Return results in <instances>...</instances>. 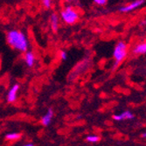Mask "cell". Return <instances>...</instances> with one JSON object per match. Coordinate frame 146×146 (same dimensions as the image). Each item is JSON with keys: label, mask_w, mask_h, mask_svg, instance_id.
Instances as JSON below:
<instances>
[{"label": "cell", "mask_w": 146, "mask_h": 146, "mask_svg": "<svg viewBox=\"0 0 146 146\" xmlns=\"http://www.w3.org/2000/svg\"><path fill=\"white\" fill-rule=\"evenodd\" d=\"M9 46L17 51L25 52L29 48V41L26 35L19 30H11L6 34Z\"/></svg>", "instance_id": "1"}, {"label": "cell", "mask_w": 146, "mask_h": 146, "mask_svg": "<svg viewBox=\"0 0 146 146\" xmlns=\"http://www.w3.org/2000/svg\"><path fill=\"white\" fill-rule=\"evenodd\" d=\"M61 20L67 25H74L80 20V12L72 5H66L60 12Z\"/></svg>", "instance_id": "2"}, {"label": "cell", "mask_w": 146, "mask_h": 146, "mask_svg": "<svg viewBox=\"0 0 146 146\" xmlns=\"http://www.w3.org/2000/svg\"><path fill=\"white\" fill-rule=\"evenodd\" d=\"M128 45L126 42L121 40L118 41L113 51V57L115 60V68L121 64L128 55Z\"/></svg>", "instance_id": "3"}, {"label": "cell", "mask_w": 146, "mask_h": 146, "mask_svg": "<svg viewBox=\"0 0 146 146\" xmlns=\"http://www.w3.org/2000/svg\"><path fill=\"white\" fill-rule=\"evenodd\" d=\"M145 0H135V1L131 2L126 5L122 6L120 9H119V11L122 12V13H128L134 10H137L138 8H140L143 4H144Z\"/></svg>", "instance_id": "4"}, {"label": "cell", "mask_w": 146, "mask_h": 146, "mask_svg": "<svg viewBox=\"0 0 146 146\" xmlns=\"http://www.w3.org/2000/svg\"><path fill=\"white\" fill-rule=\"evenodd\" d=\"M19 90V84H15L11 88L7 95V101L9 102H14L17 100V95H18Z\"/></svg>", "instance_id": "5"}, {"label": "cell", "mask_w": 146, "mask_h": 146, "mask_svg": "<svg viewBox=\"0 0 146 146\" xmlns=\"http://www.w3.org/2000/svg\"><path fill=\"white\" fill-rule=\"evenodd\" d=\"M59 24H60V17L56 12L52 13L50 16V25L51 28L54 32H57L59 29Z\"/></svg>", "instance_id": "6"}, {"label": "cell", "mask_w": 146, "mask_h": 146, "mask_svg": "<svg viewBox=\"0 0 146 146\" xmlns=\"http://www.w3.org/2000/svg\"><path fill=\"white\" fill-rule=\"evenodd\" d=\"M134 118V115L132 114L130 111L127 110L123 112L120 115H114L113 119L115 121H123V120H131Z\"/></svg>", "instance_id": "7"}, {"label": "cell", "mask_w": 146, "mask_h": 146, "mask_svg": "<svg viewBox=\"0 0 146 146\" xmlns=\"http://www.w3.org/2000/svg\"><path fill=\"white\" fill-rule=\"evenodd\" d=\"M133 54L136 55L144 54L146 52V43L145 42H139L133 47Z\"/></svg>", "instance_id": "8"}, {"label": "cell", "mask_w": 146, "mask_h": 146, "mask_svg": "<svg viewBox=\"0 0 146 146\" xmlns=\"http://www.w3.org/2000/svg\"><path fill=\"white\" fill-rule=\"evenodd\" d=\"M25 61L27 67L33 68L35 63V55L33 52H25Z\"/></svg>", "instance_id": "9"}, {"label": "cell", "mask_w": 146, "mask_h": 146, "mask_svg": "<svg viewBox=\"0 0 146 146\" xmlns=\"http://www.w3.org/2000/svg\"><path fill=\"white\" fill-rule=\"evenodd\" d=\"M54 116V111H52V109H49L46 112V115H44L41 118V123L44 126H48L49 123L52 121V118Z\"/></svg>", "instance_id": "10"}, {"label": "cell", "mask_w": 146, "mask_h": 146, "mask_svg": "<svg viewBox=\"0 0 146 146\" xmlns=\"http://www.w3.org/2000/svg\"><path fill=\"white\" fill-rule=\"evenodd\" d=\"M86 140L88 143H97L101 140V137L97 135H89L86 137Z\"/></svg>", "instance_id": "11"}, {"label": "cell", "mask_w": 146, "mask_h": 146, "mask_svg": "<svg viewBox=\"0 0 146 146\" xmlns=\"http://www.w3.org/2000/svg\"><path fill=\"white\" fill-rule=\"evenodd\" d=\"M41 4L45 9L48 10L52 8V4H54V0H41Z\"/></svg>", "instance_id": "12"}, {"label": "cell", "mask_w": 146, "mask_h": 146, "mask_svg": "<svg viewBox=\"0 0 146 146\" xmlns=\"http://www.w3.org/2000/svg\"><path fill=\"white\" fill-rule=\"evenodd\" d=\"M21 135L19 133H10L5 136V138L7 140H18L19 139Z\"/></svg>", "instance_id": "13"}, {"label": "cell", "mask_w": 146, "mask_h": 146, "mask_svg": "<svg viewBox=\"0 0 146 146\" xmlns=\"http://www.w3.org/2000/svg\"><path fill=\"white\" fill-rule=\"evenodd\" d=\"M94 3L99 6H103L108 3V0H93Z\"/></svg>", "instance_id": "14"}, {"label": "cell", "mask_w": 146, "mask_h": 146, "mask_svg": "<svg viewBox=\"0 0 146 146\" xmlns=\"http://www.w3.org/2000/svg\"><path fill=\"white\" fill-rule=\"evenodd\" d=\"M60 58L63 60H66L68 59V54L65 51H61L60 52Z\"/></svg>", "instance_id": "15"}, {"label": "cell", "mask_w": 146, "mask_h": 146, "mask_svg": "<svg viewBox=\"0 0 146 146\" xmlns=\"http://www.w3.org/2000/svg\"><path fill=\"white\" fill-rule=\"evenodd\" d=\"M63 1L68 4H74V5H77L79 3V0H63Z\"/></svg>", "instance_id": "16"}, {"label": "cell", "mask_w": 146, "mask_h": 146, "mask_svg": "<svg viewBox=\"0 0 146 146\" xmlns=\"http://www.w3.org/2000/svg\"><path fill=\"white\" fill-rule=\"evenodd\" d=\"M23 146H34L33 143H26V144H25V145H23Z\"/></svg>", "instance_id": "17"}, {"label": "cell", "mask_w": 146, "mask_h": 146, "mask_svg": "<svg viewBox=\"0 0 146 146\" xmlns=\"http://www.w3.org/2000/svg\"><path fill=\"white\" fill-rule=\"evenodd\" d=\"M142 137H143V138H145V137H146V134H145V133H143V135H142Z\"/></svg>", "instance_id": "18"}]
</instances>
